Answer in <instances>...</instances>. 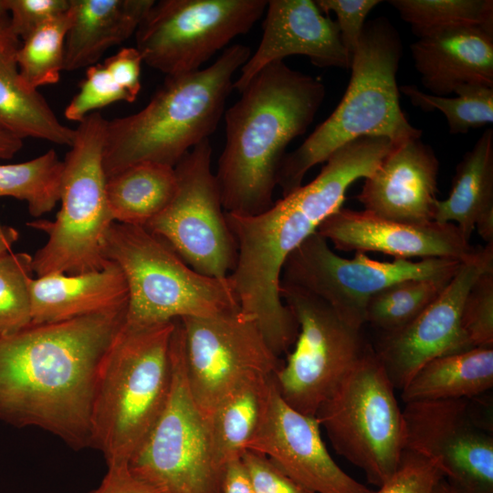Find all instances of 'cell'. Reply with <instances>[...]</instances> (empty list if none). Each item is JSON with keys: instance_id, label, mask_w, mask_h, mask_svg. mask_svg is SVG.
Instances as JSON below:
<instances>
[{"instance_id": "8", "label": "cell", "mask_w": 493, "mask_h": 493, "mask_svg": "<svg viewBox=\"0 0 493 493\" xmlns=\"http://www.w3.org/2000/svg\"><path fill=\"white\" fill-rule=\"evenodd\" d=\"M104 255L126 279L127 325L211 317L239 308L229 278L198 273L143 226L114 222L104 240Z\"/></svg>"}, {"instance_id": "10", "label": "cell", "mask_w": 493, "mask_h": 493, "mask_svg": "<svg viewBox=\"0 0 493 493\" xmlns=\"http://www.w3.org/2000/svg\"><path fill=\"white\" fill-rule=\"evenodd\" d=\"M372 350L346 375L315 417L335 451L380 487L404 450L403 412Z\"/></svg>"}, {"instance_id": "39", "label": "cell", "mask_w": 493, "mask_h": 493, "mask_svg": "<svg viewBox=\"0 0 493 493\" xmlns=\"http://www.w3.org/2000/svg\"><path fill=\"white\" fill-rule=\"evenodd\" d=\"M12 34L21 42L47 22L65 14L70 0H4Z\"/></svg>"}, {"instance_id": "2", "label": "cell", "mask_w": 493, "mask_h": 493, "mask_svg": "<svg viewBox=\"0 0 493 493\" xmlns=\"http://www.w3.org/2000/svg\"><path fill=\"white\" fill-rule=\"evenodd\" d=\"M127 306L0 336V420L91 447L96 378Z\"/></svg>"}, {"instance_id": "35", "label": "cell", "mask_w": 493, "mask_h": 493, "mask_svg": "<svg viewBox=\"0 0 493 493\" xmlns=\"http://www.w3.org/2000/svg\"><path fill=\"white\" fill-rule=\"evenodd\" d=\"M32 258L26 252H9L0 257V336L31 324Z\"/></svg>"}, {"instance_id": "24", "label": "cell", "mask_w": 493, "mask_h": 493, "mask_svg": "<svg viewBox=\"0 0 493 493\" xmlns=\"http://www.w3.org/2000/svg\"><path fill=\"white\" fill-rule=\"evenodd\" d=\"M153 0H70L64 70L98 63L112 46L136 33Z\"/></svg>"}, {"instance_id": "43", "label": "cell", "mask_w": 493, "mask_h": 493, "mask_svg": "<svg viewBox=\"0 0 493 493\" xmlns=\"http://www.w3.org/2000/svg\"><path fill=\"white\" fill-rule=\"evenodd\" d=\"M107 467V472L100 485L89 493H164L136 477L125 463Z\"/></svg>"}, {"instance_id": "47", "label": "cell", "mask_w": 493, "mask_h": 493, "mask_svg": "<svg viewBox=\"0 0 493 493\" xmlns=\"http://www.w3.org/2000/svg\"><path fill=\"white\" fill-rule=\"evenodd\" d=\"M19 238V232L0 222V257L11 252L13 246Z\"/></svg>"}, {"instance_id": "18", "label": "cell", "mask_w": 493, "mask_h": 493, "mask_svg": "<svg viewBox=\"0 0 493 493\" xmlns=\"http://www.w3.org/2000/svg\"><path fill=\"white\" fill-rule=\"evenodd\" d=\"M320 429L315 416L295 410L283 400L274 382L266 415L246 451L267 456L313 493H372L337 465Z\"/></svg>"}, {"instance_id": "46", "label": "cell", "mask_w": 493, "mask_h": 493, "mask_svg": "<svg viewBox=\"0 0 493 493\" xmlns=\"http://www.w3.org/2000/svg\"><path fill=\"white\" fill-rule=\"evenodd\" d=\"M21 45L11 32L8 22L0 20V52H16Z\"/></svg>"}, {"instance_id": "36", "label": "cell", "mask_w": 493, "mask_h": 493, "mask_svg": "<svg viewBox=\"0 0 493 493\" xmlns=\"http://www.w3.org/2000/svg\"><path fill=\"white\" fill-rule=\"evenodd\" d=\"M117 101L132 102L129 95L111 78L103 64L87 68L79 90L65 109V117L80 122L90 113Z\"/></svg>"}, {"instance_id": "1", "label": "cell", "mask_w": 493, "mask_h": 493, "mask_svg": "<svg viewBox=\"0 0 493 493\" xmlns=\"http://www.w3.org/2000/svg\"><path fill=\"white\" fill-rule=\"evenodd\" d=\"M384 137H362L335 151L311 182L255 215L226 213L236 245V264L228 277L241 312L257 324L280 357L298 335V324L280 296L287 257L345 201L346 192L365 179L393 149Z\"/></svg>"}, {"instance_id": "22", "label": "cell", "mask_w": 493, "mask_h": 493, "mask_svg": "<svg viewBox=\"0 0 493 493\" xmlns=\"http://www.w3.org/2000/svg\"><path fill=\"white\" fill-rule=\"evenodd\" d=\"M412 57L424 87L446 96L466 84L493 87V27L460 26L419 37Z\"/></svg>"}, {"instance_id": "9", "label": "cell", "mask_w": 493, "mask_h": 493, "mask_svg": "<svg viewBox=\"0 0 493 493\" xmlns=\"http://www.w3.org/2000/svg\"><path fill=\"white\" fill-rule=\"evenodd\" d=\"M171 362L172 382L164 407L128 467L164 493H221L226 467L214 453L207 418L189 388L180 320H175L172 336Z\"/></svg>"}, {"instance_id": "38", "label": "cell", "mask_w": 493, "mask_h": 493, "mask_svg": "<svg viewBox=\"0 0 493 493\" xmlns=\"http://www.w3.org/2000/svg\"><path fill=\"white\" fill-rule=\"evenodd\" d=\"M444 477L437 462L404 449L396 471L372 493H433Z\"/></svg>"}, {"instance_id": "16", "label": "cell", "mask_w": 493, "mask_h": 493, "mask_svg": "<svg viewBox=\"0 0 493 493\" xmlns=\"http://www.w3.org/2000/svg\"><path fill=\"white\" fill-rule=\"evenodd\" d=\"M468 400L405 403L404 449L437 462L458 493H493L492 429Z\"/></svg>"}, {"instance_id": "20", "label": "cell", "mask_w": 493, "mask_h": 493, "mask_svg": "<svg viewBox=\"0 0 493 493\" xmlns=\"http://www.w3.org/2000/svg\"><path fill=\"white\" fill-rule=\"evenodd\" d=\"M317 232L341 251L379 252L395 259L469 257L477 247L454 224H406L387 220L364 210L341 208Z\"/></svg>"}, {"instance_id": "32", "label": "cell", "mask_w": 493, "mask_h": 493, "mask_svg": "<svg viewBox=\"0 0 493 493\" xmlns=\"http://www.w3.org/2000/svg\"><path fill=\"white\" fill-rule=\"evenodd\" d=\"M388 3L418 37L460 26L493 27L492 0H390Z\"/></svg>"}, {"instance_id": "44", "label": "cell", "mask_w": 493, "mask_h": 493, "mask_svg": "<svg viewBox=\"0 0 493 493\" xmlns=\"http://www.w3.org/2000/svg\"><path fill=\"white\" fill-rule=\"evenodd\" d=\"M221 493H256L241 458L226 464Z\"/></svg>"}, {"instance_id": "26", "label": "cell", "mask_w": 493, "mask_h": 493, "mask_svg": "<svg viewBox=\"0 0 493 493\" xmlns=\"http://www.w3.org/2000/svg\"><path fill=\"white\" fill-rule=\"evenodd\" d=\"M493 386V347H475L423 365L401 390L404 403L470 399Z\"/></svg>"}, {"instance_id": "12", "label": "cell", "mask_w": 493, "mask_h": 493, "mask_svg": "<svg viewBox=\"0 0 493 493\" xmlns=\"http://www.w3.org/2000/svg\"><path fill=\"white\" fill-rule=\"evenodd\" d=\"M461 264L453 258L381 262L356 252L341 257L318 232L285 260L280 283L304 289L327 302L347 323L362 328L371 298L399 281L412 278H452Z\"/></svg>"}, {"instance_id": "33", "label": "cell", "mask_w": 493, "mask_h": 493, "mask_svg": "<svg viewBox=\"0 0 493 493\" xmlns=\"http://www.w3.org/2000/svg\"><path fill=\"white\" fill-rule=\"evenodd\" d=\"M69 9L47 22L21 42L15 58L23 84L32 89L56 84L64 70Z\"/></svg>"}, {"instance_id": "28", "label": "cell", "mask_w": 493, "mask_h": 493, "mask_svg": "<svg viewBox=\"0 0 493 493\" xmlns=\"http://www.w3.org/2000/svg\"><path fill=\"white\" fill-rule=\"evenodd\" d=\"M273 383V375L253 378L231 392L206 416L214 453L224 467L247 450L266 415Z\"/></svg>"}, {"instance_id": "31", "label": "cell", "mask_w": 493, "mask_h": 493, "mask_svg": "<svg viewBox=\"0 0 493 493\" xmlns=\"http://www.w3.org/2000/svg\"><path fill=\"white\" fill-rule=\"evenodd\" d=\"M451 279L412 278L388 286L369 300L366 323L381 333L403 328L437 299Z\"/></svg>"}, {"instance_id": "17", "label": "cell", "mask_w": 493, "mask_h": 493, "mask_svg": "<svg viewBox=\"0 0 493 493\" xmlns=\"http://www.w3.org/2000/svg\"><path fill=\"white\" fill-rule=\"evenodd\" d=\"M493 269V244L477 247L443 292L403 328L382 333L375 355L394 389L402 390L426 362L474 348L462 327L465 299L475 280Z\"/></svg>"}, {"instance_id": "21", "label": "cell", "mask_w": 493, "mask_h": 493, "mask_svg": "<svg viewBox=\"0 0 493 493\" xmlns=\"http://www.w3.org/2000/svg\"><path fill=\"white\" fill-rule=\"evenodd\" d=\"M439 162L420 138L394 144L364 179L357 199L376 216L406 224L434 221Z\"/></svg>"}, {"instance_id": "4", "label": "cell", "mask_w": 493, "mask_h": 493, "mask_svg": "<svg viewBox=\"0 0 493 493\" xmlns=\"http://www.w3.org/2000/svg\"><path fill=\"white\" fill-rule=\"evenodd\" d=\"M251 55L235 44L209 67L166 76L149 103L129 116L107 121L103 167L107 177L141 163L175 165L216 130L233 77Z\"/></svg>"}, {"instance_id": "14", "label": "cell", "mask_w": 493, "mask_h": 493, "mask_svg": "<svg viewBox=\"0 0 493 493\" xmlns=\"http://www.w3.org/2000/svg\"><path fill=\"white\" fill-rule=\"evenodd\" d=\"M209 139L175 165L178 189L169 205L145 226L198 273L224 279L236 264V245L228 226L212 170Z\"/></svg>"}, {"instance_id": "34", "label": "cell", "mask_w": 493, "mask_h": 493, "mask_svg": "<svg viewBox=\"0 0 493 493\" xmlns=\"http://www.w3.org/2000/svg\"><path fill=\"white\" fill-rule=\"evenodd\" d=\"M399 89L414 107L441 111L452 134L466 133L493 122V87L462 85L455 89L456 97L453 98L427 94L414 85H404Z\"/></svg>"}, {"instance_id": "45", "label": "cell", "mask_w": 493, "mask_h": 493, "mask_svg": "<svg viewBox=\"0 0 493 493\" xmlns=\"http://www.w3.org/2000/svg\"><path fill=\"white\" fill-rule=\"evenodd\" d=\"M23 147V140L0 131V160L13 158Z\"/></svg>"}, {"instance_id": "37", "label": "cell", "mask_w": 493, "mask_h": 493, "mask_svg": "<svg viewBox=\"0 0 493 493\" xmlns=\"http://www.w3.org/2000/svg\"><path fill=\"white\" fill-rule=\"evenodd\" d=\"M462 327L475 347H493V269L472 284L463 305Z\"/></svg>"}, {"instance_id": "30", "label": "cell", "mask_w": 493, "mask_h": 493, "mask_svg": "<svg viewBox=\"0 0 493 493\" xmlns=\"http://www.w3.org/2000/svg\"><path fill=\"white\" fill-rule=\"evenodd\" d=\"M63 166L54 150L26 162L0 164V197L24 201L32 216H42L59 202Z\"/></svg>"}, {"instance_id": "6", "label": "cell", "mask_w": 493, "mask_h": 493, "mask_svg": "<svg viewBox=\"0 0 493 493\" xmlns=\"http://www.w3.org/2000/svg\"><path fill=\"white\" fill-rule=\"evenodd\" d=\"M174 321L124 324L100 362L90 414L91 447L107 466L128 464L162 413L172 382Z\"/></svg>"}, {"instance_id": "48", "label": "cell", "mask_w": 493, "mask_h": 493, "mask_svg": "<svg viewBox=\"0 0 493 493\" xmlns=\"http://www.w3.org/2000/svg\"><path fill=\"white\" fill-rule=\"evenodd\" d=\"M433 493H458V492L444 477L437 483Z\"/></svg>"}, {"instance_id": "13", "label": "cell", "mask_w": 493, "mask_h": 493, "mask_svg": "<svg viewBox=\"0 0 493 493\" xmlns=\"http://www.w3.org/2000/svg\"><path fill=\"white\" fill-rule=\"evenodd\" d=\"M267 0L154 1L135 33L143 62L166 76L199 70L260 19Z\"/></svg>"}, {"instance_id": "40", "label": "cell", "mask_w": 493, "mask_h": 493, "mask_svg": "<svg viewBox=\"0 0 493 493\" xmlns=\"http://www.w3.org/2000/svg\"><path fill=\"white\" fill-rule=\"evenodd\" d=\"M322 13L333 12L340 30L341 42L352 57L365 26L369 13L379 0H317Z\"/></svg>"}, {"instance_id": "23", "label": "cell", "mask_w": 493, "mask_h": 493, "mask_svg": "<svg viewBox=\"0 0 493 493\" xmlns=\"http://www.w3.org/2000/svg\"><path fill=\"white\" fill-rule=\"evenodd\" d=\"M31 324L55 323L128 304L125 277L114 262L100 270L53 273L30 282Z\"/></svg>"}, {"instance_id": "29", "label": "cell", "mask_w": 493, "mask_h": 493, "mask_svg": "<svg viewBox=\"0 0 493 493\" xmlns=\"http://www.w3.org/2000/svg\"><path fill=\"white\" fill-rule=\"evenodd\" d=\"M178 189L173 167L141 163L107 177L106 194L115 222L145 226L172 202Z\"/></svg>"}, {"instance_id": "3", "label": "cell", "mask_w": 493, "mask_h": 493, "mask_svg": "<svg viewBox=\"0 0 493 493\" xmlns=\"http://www.w3.org/2000/svg\"><path fill=\"white\" fill-rule=\"evenodd\" d=\"M325 93L320 78L276 61L225 110L226 143L215 174L226 213L255 215L273 205L286 149L313 122Z\"/></svg>"}, {"instance_id": "5", "label": "cell", "mask_w": 493, "mask_h": 493, "mask_svg": "<svg viewBox=\"0 0 493 493\" xmlns=\"http://www.w3.org/2000/svg\"><path fill=\"white\" fill-rule=\"evenodd\" d=\"M401 37L385 17L365 24L351 57L348 88L333 112L296 150L286 153L277 185L286 196L302 185L307 173L339 148L362 137H384L394 144L421 138L404 116L396 74Z\"/></svg>"}, {"instance_id": "11", "label": "cell", "mask_w": 493, "mask_h": 493, "mask_svg": "<svg viewBox=\"0 0 493 493\" xmlns=\"http://www.w3.org/2000/svg\"><path fill=\"white\" fill-rule=\"evenodd\" d=\"M280 296L298 324L287 361L273 374L283 400L315 416L346 375L372 348L362 328L344 321L324 300L299 288L280 283Z\"/></svg>"}, {"instance_id": "19", "label": "cell", "mask_w": 493, "mask_h": 493, "mask_svg": "<svg viewBox=\"0 0 493 493\" xmlns=\"http://www.w3.org/2000/svg\"><path fill=\"white\" fill-rule=\"evenodd\" d=\"M260 43L241 67L233 88L239 93L266 66L289 56H305L319 68L349 69L351 56L344 47L336 21L312 0H269Z\"/></svg>"}, {"instance_id": "27", "label": "cell", "mask_w": 493, "mask_h": 493, "mask_svg": "<svg viewBox=\"0 0 493 493\" xmlns=\"http://www.w3.org/2000/svg\"><path fill=\"white\" fill-rule=\"evenodd\" d=\"M16 52H0V131L70 147L75 129L61 123L37 89L23 84Z\"/></svg>"}, {"instance_id": "7", "label": "cell", "mask_w": 493, "mask_h": 493, "mask_svg": "<svg viewBox=\"0 0 493 493\" xmlns=\"http://www.w3.org/2000/svg\"><path fill=\"white\" fill-rule=\"evenodd\" d=\"M106 123L98 111L79 123L63 161L61 205L55 220L27 223L47 236L32 258L37 277L100 270L110 262L104 255V240L115 221L108 204L103 167Z\"/></svg>"}, {"instance_id": "41", "label": "cell", "mask_w": 493, "mask_h": 493, "mask_svg": "<svg viewBox=\"0 0 493 493\" xmlns=\"http://www.w3.org/2000/svg\"><path fill=\"white\" fill-rule=\"evenodd\" d=\"M241 460L256 493H313L290 478L261 454L246 451Z\"/></svg>"}, {"instance_id": "15", "label": "cell", "mask_w": 493, "mask_h": 493, "mask_svg": "<svg viewBox=\"0 0 493 493\" xmlns=\"http://www.w3.org/2000/svg\"><path fill=\"white\" fill-rule=\"evenodd\" d=\"M180 321L189 388L205 416L238 386L273 375L282 364L257 322L239 308Z\"/></svg>"}, {"instance_id": "42", "label": "cell", "mask_w": 493, "mask_h": 493, "mask_svg": "<svg viewBox=\"0 0 493 493\" xmlns=\"http://www.w3.org/2000/svg\"><path fill=\"white\" fill-rule=\"evenodd\" d=\"M142 63V58L136 47L121 48L103 63L113 80L129 95L132 102L141 90Z\"/></svg>"}, {"instance_id": "25", "label": "cell", "mask_w": 493, "mask_h": 493, "mask_svg": "<svg viewBox=\"0 0 493 493\" xmlns=\"http://www.w3.org/2000/svg\"><path fill=\"white\" fill-rule=\"evenodd\" d=\"M434 221L456 225L469 241L475 228L493 244V130L484 131L457 164L449 194L437 200Z\"/></svg>"}]
</instances>
